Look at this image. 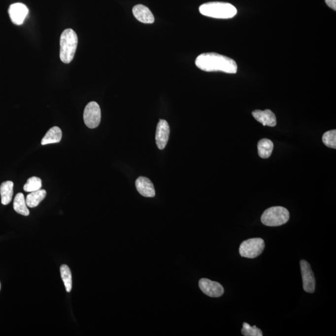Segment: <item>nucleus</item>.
<instances>
[{"instance_id":"obj_1","label":"nucleus","mask_w":336,"mask_h":336,"mask_svg":"<svg viewBox=\"0 0 336 336\" xmlns=\"http://www.w3.org/2000/svg\"><path fill=\"white\" fill-rule=\"evenodd\" d=\"M195 64L201 70L206 72L221 71L227 74H236L237 65L234 59L215 53L200 54L196 58Z\"/></svg>"},{"instance_id":"obj_2","label":"nucleus","mask_w":336,"mask_h":336,"mask_svg":"<svg viewBox=\"0 0 336 336\" xmlns=\"http://www.w3.org/2000/svg\"><path fill=\"white\" fill-rule=\"evenodd\" d=\"M202 15L217 19H229L234 17L237 9L233 4L224 2H209L200 7Z\"/></svg>"},{"instance_id":"obj_3","label":"nucleus","mask_w":336,"mask_h":336,"mask_svg":"<svg viewBox=\"0 0 336 336\" xmlns=\"http://www.w3.org/2000/svg\"><path fill=\"white\" fill-rule=\"evenodd\" d=\"M78 44L76 33L72 29H67L62 33L60 39V59L63 63L68 64L74 58Z\"/></svg>"},{"instance_id":"obj_4","label":"nucleus","mask_w":336,"mask_h":336,"mask_svg":"<svg viewBox=\"0 0 336 336\" xmlns=\"http://www.w3.org/2000/svg\"><path fill=\"white\" fill-rule=\"evenodd\" d=\"M290 219L289 211L286 208L275 206L269 208L263 213L261 221L267 226H280L288 222Z\"/></svg>"},{"instance_id":"obj_5","label":"nucleus","mask_w":336,"mask_h":336,"mask_svg":"<svg viewBox=\"0 0 336 336\" xmlns=\"http://www.w3.org/2000/svg\"><path fill=\"white\" fill-rule=\"evenodd\" d=\"M265 247L266 245L262 238H250L241 243L239 247V253L241 257L255 259L262 254Z\"/></svg>"},{"instance_id":"obj_6","label":"nucleus","mask_w":336,"mask_h":336,"mask_svg":"<svg viewBox=\"0 0 336 336\" xmlns=\"http://www.w3.org/2000/svg\"><path fill=\"white\" fill-rule=\"evenodd\" d=\"M85 124L89 129H96L101 121V110L100 106L96 101H91L85 108L84 112Z\"/></svg>"},{"instance_id":"obj_7","label":"nucleus","mask_w":336,"mask_h":336,"mask_svg":"<svg viewBox=\"0 0 336 336\" xmlns=\"http://www.w3.org/2000/svg\"><path fill=\"white\" fill-rule=\"evenodd\" d=\"M302 284L305 292L313 293L315 292L316 281L311 266L306 260H302L300 262Z\"/></svg>"},{"instance_id":"obj_8","label":"nucleus","mask_w":336,"mask_h":336,"mask_svg":"<svg viewBox=\"0 0 336 336\" xmlns=\"http://www.w3.org/2000/svg\"><path fill=\"white\" fill-rule=\"evenodd\" d=\"M200 289L205 295L212 298H219L223 295L224 289L221 284L207 278L201 279L199 282Z\"/></svg>"},{"instance_id":"obj_9","label":"nucleus","mask_w":336,"mask_h":336,"mask_svg":"<svg viewBox=\"0 0 336 336\" xmlns=\"http://www.w3.org/2000/svg\"><path fill=\"white\" fill-rule=\"evenodd\" d=\"M29 13L28 7L23 3H16L11 4L8 9L9 17L16 25H21Z\"/></svg>"},{"instance_id":"obj_10","label":"nucleus","mask_w":336,"mask_h":336,"mask_svg":"<svg viewBox=\"0 0 336 336\" xmlns=\"http://www.w3.org/2000/svg\"><path fill=\"white\" fill-rule=\"evenodd\" d=\"M170 129L169 124L165 120H160L157 125L156 132V143L160 150H164L169 140Z\"/></svg>"},{"instance_id":"obj_11","label":"nucleus","mask_w":336,"mask_h":336,"mask_svg":"<svg viewBox=\"0 0 336 336\" xmlns=\"http://www.w3.org/2000/svg\"><path fill=\"white\" fill-rule=\"evenodd\" d=\"M135 186L137 191L141 196L146 198L155 196V190L153 184L150 179L145 177H139L136 180Z\"/></svg>"},{"instance_id":"obj_12","label":"nucleus","mask_w":336,"mask_h":336,"mask_svg":"<svg viewBox=\"0 0 336 336\" xmlns=\"http://www.w3.org/2000/svg\"><path fill=\"white\" fill-rule=\"evenodd\" d=\"M133 14L137 20L145 24H152L155 17L150 9L143 4H137L133 8Z\"/></svg>"},{"instance_id":"obj_13","label":"nucleus","mask_w":336,"mask_h":336,"mask_svg":"<svg viewBox=\"0 0 336 336\" xmlns=\"http://www.w3.org/2000/svg\"><path fill=\"white\" fill-rule=\"evenodd\" d=\"M253 117L258 122L261 123L264 126L273 127L276 126V119L275 115L270 110L264 111L256 110L252 112Z\"/></svg>"},{"instance_id":"obj_14","label":"nucleus","mask_w":336,"mask_h":336,"mask_svg":"<svg viewBox=\"0 0 336 336\" xmlns=\"http://www.w3.org/2000/svg\"><path fill=\"white\" fill-rule=\"evenodd\" d=\"M63 133L60 128L54 127L47 131L41 141L42 145L48 144L58 143L62 139Z\"/></svg>"},{"instance_id":"obj_15","label":"nucleus","mask_w":336,"mask_h":336,"mask_svg":"<svg viewBox=\"0 0 336 336\" xmlns=\"http://www.w3.org/2000/svg\"><path fill=\"white\" fill-rule=\"evenodd\" d=\"M14 184L11 181L3 182L0 186V195H1V203L3 205H8L11 202L13 195Z\"/></svg>"},{"instance_id":"obj_16","label":"nucleus","mask_w":336,"mask_h":336,"mask_svg":"<svg viewBox=\"0 0 336 336\" xmlns=\"http://www.w3.org/2000/svg\"><path fill=\"white\" fill-rule=\"evenodd\" d=\"M46 191L44 189L32 192L26 198V203L28 207L34 208L37 207L46 198Z\"/></svg>"},{"instance_id":"obj_17","label":"nucleus","mask_w":336,"mask_h":336,"mask_svg":"<svg viewBox=\"0 0 336 336\" xmlns=\"http://www.w3.org/2000/svg\"><path fill=\"white\" fill-rule=\"evenodd\" d=\"M273 150V143L270 139L264 138L258 143L259 155L262 158H269L270 157Z\"/></svg>"},{"instance_id":"obj_18","label":"nucleus","mask_w":336,"mask_h":336,"mask_svg":"<svg viewBox=\"0 0 336 336\" xmlns=\"http://www.w3.org/2000/svg\"><path fill=\"white\" fill-rule=\"evenodd\" d=\"M13 208L18 214L28 216L30 215L29 209H28L26 199L22 193L16 195L14 200Z\"/></svg>"},{"instance_id":"obj_19","label":"nucleus","mask_w":336,"mask_h":336,"mask_svg":"<svg viewBox=\"0 0 336 336\" xmlns=\"http://www.w3.org/2000/svg\"><path fill=\"white\" fill-rule=\"evenodd\" d=\"M61 276L66 287V292L70 293L72 287V278L71 271L67 265H63L60 269Z\"/></svg>"},{"instance_id":"obj_20","label":"nucleus","mask_w":336,"mask_h":336,"mask_svg":"<svg viewBox=\"0 0 336 336\" xmlns=\"http://www.w3.org/2000/svg\"><path fill=\"white\" fill-rule=\"evenodd\" d=\"M42 187V181L39 177H32L28 179L27 183L23 187L24 190L28 193L36 191L41 189Z\"/></svg>"},{"instance_id":"obj_21","label":"nucleus","mask_w":336,"mask_h":336,"mask_svg":"<svg viewBox=\"0 0 336 336\" xmlns=\"http://www.w3.org/2000/svg\"><path fill=\"white\" fill-rule=\"evenodd\" d=\"M324 144L328 147L336 149V130H333L326 132L323 136Z\"/></svg>"},{"instance_id":"obj_22","label":"nucleus","mask_w":336,"mask_h":336,"mask_svg":"<svg viewBox=\"0 0 336 336\" xmlns=\"http://www.w3.org/2000/svg\"><path fill=\"white\" fill-rule=\"evenodd\" d=\"M242 333L245 336H262L263 333L261 330L257 328L256 326H250L247 323L243 324Z\"/></svg>"},{"instance_id":"obj_23","label":"nucleus","mask_w":336,"mask_h":336,"mask_svg":"<svg viewBox=\"0 0 336 336\" xmlns=\"http://www.w3.org/2000/svg\"><path fill=\"white\" fill-rule=\"evenodd\" d=\"M326 3L333 10H336V0H325Z\"/></svg>"},{"instance_id":"obj_24","label":"nucleus","mask_w":336,"mask_h":336,"mask_svg":"<svg viewBox=\"0 0 336 336\" xmlns=\"http://www.w3.org/2000/svg\"><path fill=\"white\" fill-rule=\"evenodd\" d=\"M0 290H1V283H0Z\"/></svg>"}]
</instances>
